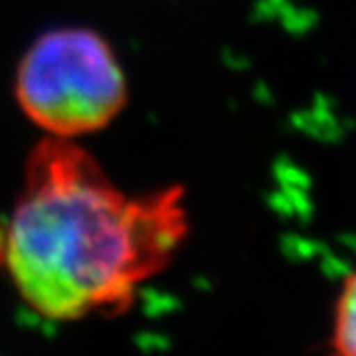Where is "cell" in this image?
Listing matches in <instances>:
<instances>
[{"label": "cell", "instance_id": "cell-1", "mask_svg": "<svg viewBox=\"0 0 356 356\" xmlns=\"http://www.w3.org/2000/svg\"><path fill=\"white\" fill-rule=\"evenodd\" d=\"M187 232L183 187L127 195L75 140L47 136L29 157L3 262L24 302L47 320L118 316Z\"/></svg>", "mask_w": 356, "mask_h": 356}, {"label": "cell", "instance_id": "cell-2", "mask_svg": "<svg viewBox=\"0 0 356 356\" xmlns=\"http://www.w3.org/2000/svg\"><path fill=\"white\" fill-rule=\"evenodd\" d=\"M15 99L41 131L75 140L106 129L129 90L112 45L73 26L47 31L26 49L15 71Z\"/></svg>", "mask_w": 356, "mask_h": 356}, {"label": "cell", "instance_id": "cell-3", "mask_svg": "<svg viewBox=\"0 0 356 356\" xmlns=\"http://www.w3.org/2000/svg\"><path fill=\"white\" fill-rule=\"evenodd\" d=\"M330 346L341 356H356V270L346 277L339 290Z\"/></svg>", "mask_w": 356, "mask_h": 356}]
</instances>
